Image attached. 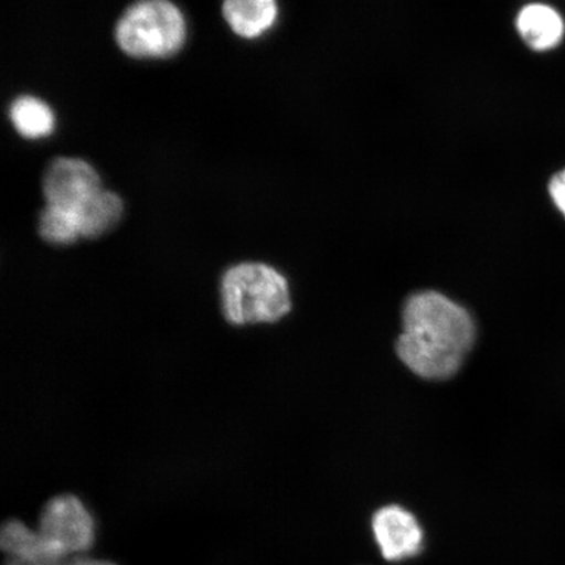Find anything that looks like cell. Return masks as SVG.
Instances as JSON below:
<instances>
[{
    "mask_svg": "<svg viewBox=\"0 0 565 565\" xmlns=\"http://www.w3.org/2000/svg\"><path fill=\"white\" fill-rule=\"evenodd\" d=\"M476 323L447 296L424 291L409 296L397 342L401 362L426 380H447L461 369L475 345Z\"/></svg>",
    "mask_w": 565,
    "mask_h": 565,
    "instance_id": "obj_1",
    "label": "cell"
},
{
    "mask_svg": "<svg viewBox=\"0 0 565 565\" xmlns=\"http://www.w3.org/2000/svg\"><path fill=\"white\" fill-rule=\"evenodd\" d=\"M221 294L225 320L236 327L279 321L291 310L287 279L265 264L244 263L228 268Z\"/></svg>",
    "mask_w": 565,
    "mask_h": 565,
    "instance_id": "obj_2",
    "label": "cell"
},
{
    "mask_svg": "<svg viewBox=\"0 0 565 565\" xmlns=\"http://www.w3.org/2000/svg\"><path fill=\"white\" fill-rule=\"evenodd\" d=\"M115 38L134 60H167L188 39L186 19L172 0H137L118 19Z\"/></svg>",
    "mask_w": 565,
    "mask_h": 565,
    "instance_id": "obj_3",
    "label": "cell"
},
{
    "mask_svg": "<svg viewBox=\"0 0 565 565\" xmlns=\"http://www.w3.org/2000/svg\"><path fill=\"white\" fill-rule=\"evenodd\" d=\"M38 532L56 553L73 561L87 555L96 542V522L88 507L73 493L56 494L42 507Z\"/></svg>",
    "mask_w": 565,
    "mask_h": 565,
    "instance_id": "obj_4",
    "label": "cell"
},
{
    "mask_svg": "<svg viewBox=\"0 0 565 565\" xmlns=\"http://www.w3.org/2000/svg\"><path fill=\"white\" fill-rule=\"evenodd\" d=\"M102 189V179L95 167L77 158L54 160L42 180V192L47 204L75 210Z\"/></svg>",
    "mask_w": 565,
    "mask_h": 565,
    "instance_id": "obj_5",
    "label": "cell"
},
{
    "mask_svg": "<svg viewBox=\"0 0 565 565\" xmlns=\"http://www.w3.org/2000/svg\"><path fill=\"white\" fill-rule=\"evenodd\" d=\"M374 540L388 562H402L420 554L424 533L413 513L398 505H387L374 513Z\"/></svg>",
    "mask_w": 565,
    "mask_h": 565,
    "instance_id": "obj_6",
    "label": "cell"
},
{
    "mask_svg": "<svg viewBox=\"0 0 565 565\" xmlns=\"http://www.w3.org/2000/svg\"><path fill=\"white\" fill-rule=\"evenodd\" d=\"M3 565H67L68 561L47 545L38 529L18 519L4 521L0 530Z\"/></svg>",
    "mask_w": 565,
    "mask_h": 565,
    "instance_id": "obj_7",
    "label": "cell"
},
{
    "mask_svg": "<svg viewBox=\"0 0 565 565\" xmlns=\"http://www.w3.org/2000/svg\"><path fill=\"white\" fill-rule=\"evenodd\" d=\"M515 30L525 45L536 53L554 51L565 38L562 13L548 4L532 3L515 18Z\"/></svg>",
    "mask_w": 565,
    "mask_h": 565,
    "instance_id": "obj_8",
    "label": "cell"
},
{
    "mask_svg": "<svg viewBox=\"0 0 565 565\" xmlns=\"http://www.w3.org/2000/svg\"><path fill=\"white\" fill-rule=\"evenodd\" d=\"M223 18L231 31L245 40L263 38L277 23V0H224Z\"/></svg>",
    "mask_w": 565,
    "mask_h": 565,
    "instance_id": "obj_9",
    "label": "cell"
},
{
    "mask_svg": "<svg viewBox=\"0 0 565 565\" xmlns=\"http://www.w3.org/2000/svg\"><path fill=\"white\" fill-rule=\"evenodd\" d=\"M124 210L121 196L102 189L77 209L82 237L97 238L105 235L121 222Z\"/></svg>",
    "mask_w": 565,
    "mask_h": 565,
    "instance_id": "obj_10",
    "label": "cell"
},
{
    "mask_svg": "<svg viewBox=\"0 0 565 565\" xmlns=\"http://www.w3.org/2000/svg\"><path fill=\"white\" fill-rule=\"evenodd\" d=\"M10 119L19 136L30 140L51 137L55 129L52 106L38 96L24 95L13 100Z\"/></svg>",
    "mask_w": 565,
    "mask_h": 565,
    "instance_id": "obj_11",
    "label": "cell"
},
{
    "mask_svg": "<svg viewBox=\"0 0 565 565\" xmlns=\"http://www.w3.org/2000/svg\"><path fill=\"white\" fill-rule=\"evenodd\" d=\"M39 232L49 244L65 246L76 243L82 237L77 210L46 204L41 212Z\"/></svg>",
    "mask_w": 565,
    "mask_h": 565,
    "instance_id": "obj_12",
    "label": "cell"
},
{
    "mask_svg": "<svg viewBox=\"0 0 565 565\" xmlns=\"http://www.w3.org/2000/svg\"><path fill=\"white\" fill-rule=\"evenodd\" d=\"M548 194L553 200L555 207L562 212L565 217V168L551 177L548 182Z\"/></svg>",
    "mask_w": 565,
    "mask_h": 565,
    "instance_id": "obj_13",
    "label": "cell"
},
{
    "mask_svg": "<svg viewBox=\"0 0 565 565\" xmlns=\"http://www.w3.org/2000/svg\"><path fill=\"white\" fill-rule=\"evenodd\" d=\"M67 565H118L115 562L106 561V559H97V557H92L89 555L77 556L75 559L70 561Z\"/></svg>",
    "mask_w": 565,
    "mask_h": 565,
    "instance_id": "obj_14",
    "label": "cell"
}]
</instances>
